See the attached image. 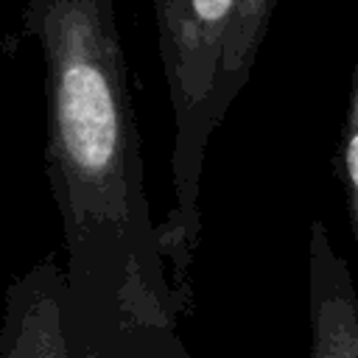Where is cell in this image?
Returning <instances> with one entry per match:
<instances>
[{
    "mask_svg": "<svg viewBox=\"0 0 358 358\" xmlns=\"http://www.w3.org/2000/svg\"><path fill=\"white\" fill-rule=\"evenodd\" d=\"M22 31L45 59V171L73 358L129 327H179L112 0H25Z\"/></svg>",
    "mask_w": 358,
    "mask_h": 358,
    "instance_id": "1",
    "label": "cell"
},
{
    "mask_svg": "<svg viewBox=\"0 0 358 358\" xmlns=\"http://www.w3.org/2000/svg\"><path fill=\"white\" fill-rule=\"evenodd\" d=\"M157 50L173 112V199L159 229L182 310L201 238V173L207 145L246 87L277 0H151Z\"/></svg>",
    "mask_w": 358,
    "mask_h": 358,
    "instance_id": "2",
    "label": "cell"
},
{
    "mask_svg": "<svg viewBox=\"0 0 358 358\" xmlns=\"http://www.w3.org/2000/svg\"><path fill=\"white\" fill-rule=\"evenodd\" d=\"M0 358H73L64 324V277L56 257L34 263L8 282Z\"/></svg>",
    "mask_w": 358,
    "mask_h": 358,
    "instance_id": "3",
    "label": "cell"
},
{
    "mask_svg": "<svg viewBox=\"0 0 358 358\" xmlns=\"http://www.w3.org/2000/svg\"><path fill=\"white\" fill-rule=\"evenodd\" d=\"M310 358H358V291L324 221L308 229Z\"/></svg>",
    "mask_w": 358,
    "mask_h": 358,
    "instance_id": "4",
    "label": "cell"
},
{
    "mask_svg": "<svg viewBox=\"0 0 358 358\" xmlns=\"http://www.w3.org/2000/svg\"><path fill=\"white\" fill-rule=\"evenodd\" d=\"M336 173L344 190L347 221H350V232L358 249V59H355L350 90H347V106H344L341 137H338V151H336Z\"/></svg>",
    "mask_w": 358,
    "mask_h": 358,
    "instance_id": "5",
    "label": "cell"
},
{
    "mask_svg": "<svg viewBox=\"0 0 358 358\" xmlns=\"http://www.w3.org/2000/svg\"><path fill=\"white\" fill-rule=\"evenodd\" d=\"M84 358H190L179 327H129Z\"/></svg>",
    "mask_w": 358,
    "mask_h": 358,
    "instance_id": "6",
    "label": "cell"
}]
</instances>
